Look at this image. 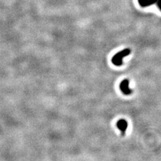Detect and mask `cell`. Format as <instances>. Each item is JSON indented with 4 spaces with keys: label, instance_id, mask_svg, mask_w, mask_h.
Returning a JSON list of instances; mask_svg holds the SVG:
<instances>
[{
    "label": "cell",
    "instance_id": "5",
    "mask_svg": "<svg viewBox=\"0 0 161 161\" xmlns=\"http://www.w3.org/2000/svg\"><path fill=\"white\" fill-rule=\"evenodd\" d=\"M156 4H157V6L159 8V9L161 11V0H158Z\"/></svg>",
    "mask_w": 161,
    "mask_h": 161
},
{
    "label": "cell",
    "instance_id": "1",
    "mask_svg": "<svg viewBox=\"0 0 161 161\" xmlns=\"http://www.w3.org/2000/svg\"><path fill=\"white\" fill-rule=\"evenodd\" d=\"M130 52L131 51L129 48L124 49L122 51L117 52L116 54H115L112 58L111 61H112L113 63L115 65H116V66H121V65H122V58L125 57H126V56L129 55L130 54Z\"/></svg>",
    "mask_w": 161,
    "mask_h": 161
},
{
    "label": "cell",
    "instance_id": "2",
    "mask_svg": "<svg viewBox=\"0 0 161 161\" xmlns=\"http://www.w3.org/2000/svg\"><path fill=\"white\" fill-rule=\"evenodd\" d=\"M129 83L130 82L128 79H124L120 83V89L125 95H130L132 93V90H131L129 88Z\"/></svg>",
    "mask_w": 161,
    "mask_h": 161
},
{
    "label": "cell",
    "instance_id": "3",
    "mask_svg": "<svg viewBox=\"0 0 161 161\" xmlns=\"http://www.w3.org/2000/svg\"><path fill=\"white\" fill-rule=\"evenodd\" d=\"M117 127L118 129L121 131V136H124L125 134H126V131L127 130L128 128V122L125 120H120L119 121H117V122L116 124Z\"/></svg>",
    "mask_w": 161,
    "mask_h": 161
},
{
    "label": "cell",
    "instance_id": "4",
    "mask_svg": "<svg viewBox=\"0 0 161 161\" xmlns=\"http://www.w3.org/2000/svg\"><path fill=\"white\" fill-rule=\"evenodd\" d=\"M158 0H138V3L142 7H147L156 4Z\"/></svg>",
    "mask_w": 161,
    "mask_h": 161
}]
</instances>
